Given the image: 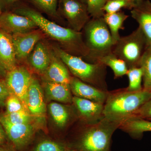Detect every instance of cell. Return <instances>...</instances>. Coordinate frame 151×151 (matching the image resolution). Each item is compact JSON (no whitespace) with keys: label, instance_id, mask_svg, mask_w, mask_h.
<instances>
[{"label":"cell","instance_id":"e0dca14e","mask_svg":"<svg viewBox=\"0 0 151 151\" xmlns=\"http://www.w3.org/2000/svg\"><path fill=\"white\" fill-rule=\"evenodd\" d=\"M66 65L60 58L51 59L49 66L46 70L48 81L54 83L70 84V77Z\"/></svg>","mask_w":151,"mask_h":151},{"label":"cell","instance_id":"d590c367","mask_svg":"<svg viewBox=\"0 0 151 151\" xmlns=\"http://www.w3.org/2000/svg\"><path fill=\"white\" fill-rule=\"evenodd\" d=\"M17 1V0H0V2H1V5L2 3H4L6 5H10L15 2Z\"/></svg>","mask_w":151,"mask_h":151},{"label":"cell","instance_id":"3957f363","mask_svg":"<svg viewBox=\"0 0 151 151\" xmlns=\"http://www.w3.org/2000/svg\"><path fill=\"white\" fill-rule=\"evenodd\" d=\"M82 30L83 40L88 50L85 61L96 63L112 53L114 43L103 17L91 18Z\"/></svg>","mask_w":151,"mask_h":151},{"label":"cell","instance_id":"8fae6325","mask_svg":"<svg viewBox=\"0 0 151 151\" xmlns=\"http://www.w3.org/2000/svg\"><path fill=\"white\" fill-rule=\"evenodd\" d=\"M72 103L89 125L96 124L104 118V104L76 96L73 97Z\"/></svg>","mask_w":151,"mask_h":151},{"label":"cell","instance_id":"cb8c5ba5","mask_svg":"<svg viewBox=\"0 0 151 151\" xmlns=\"http://www.w3.org/2000/svg\"><path fill=\"white\" fill-rule=\"evenodd\" d=\"M143 71V87L151 89V48L147 47L143 54L139 63Z\"/></svg>","mask_w":151,"mask_h":151},{"label":"cell","instance_id":"7c38bea8","mask_svg":"<svg viewBox=\"0 0 151 151\" xmlns=\"http://www.w3.org/2000/svg\"><path fill=\"white\" fill-rule=\"evenodd\" d=\"M131 14L145 37L148 47L151 48V1L142 0L131 10Z\"/></svg>","mask_w":151,"mask_h":151},{"label":"cell","instance_id":"6da1fadb","mask_svg":"<svg viewBox=\"0 0 151 151\" xmlns=\"http://www.w3.org/2000/svg\"><path fill=\"white\" fill-rule=\"evenodd\" d=\"M15 13L29 18L47 35L61 43L68 54L85 58L88 50L81 32L63 27L49 20L38 11L28 7L15 9Z\"/></svg>","mask_w":151,"mask_h":151},{"label":"cell","instance_id":"484cf974","mask_svg":"<svg viewBox=\"0 0 151 151\" xmlns=\"http://www.w3.org/2000/svg\"><path fill=\"white\" fill-rule=\"evenodd\" d=\"M142 0H108L104 7L105 13H111L121 11L123 9L132 10Z\"/></svg>","mask_w":151,"mask_h":151},{"label":"cell","instance_id":"5bb4252c","mask_svg":"<svg viewBox=\"0 0 151 151\" xmlns=\"http://www.w3.org/2000/svg\"><path fill=\"white\" fill-rule=\"evenodd\" d=\"M16 59L12 35L0 28V64L9 71L16 66Z\"/></svg>","mask_w":151,"mask_h":151},{"label":"cell","instance_id":"ab89813d","mask_svg":"<svg viewBox=\"0 0 151 151\" xmlns=\"http://www.w3.org/2000/svg\"><path fill=\"white\" fill-rule=\"evenodd\" d=\"M3 102V101L0 99V106H1V105L2 104Z\"/></svg>","mask_w":151,"mask_h":151},{"label":"cell","instance_id":"52a82bcc","mask_svg":"<svg viewBox=\"0 0 151 151\" xmlns=\"http://www.w3.org/2000/svg\"><path fill=\"white\" fill-rule=\"evenodd\" d=\"M58 6L70 28L76 31L81 32L91 18L86 4L79 0H59Z\"/></svg>","mask_w":151,"mask_h":151},{"label":"cell","instance_id":"f546056e","mask_svg":"<svg viewBox=\"0 0 151 151\" xmlns=\"http://www.w3.org/2000/svg\"><path fill=\"white\" fill-rule=\"evenodd\" d=\"M5 102L6 108V114H9L22 110H27L18 97L12 93H10Z\"/></svg>","mask_w":151,"mask_h":151},{"label":"cell","instance_id":"277c9868","mask_svg":"<svg viewBox=\"0 0 151 151\" xmlns=\"http://www.w3.org/2000/svg\"><path fill=\"white\" fill-rule=\"evenodd\" d=\"M57 53L75 77L86 84L108 91L106 65L100 62H86L82 58L68 54L62 49L58 48Z\"/></svg>","mask_w":151,"mask_h":151},{"label":"cell","instance_id":"f1b7e54d","mask_svg":"<svg viewBox=\"0 0 151 151\" xmlns=\"http://www.w3.org/2000/svg\"><path fill=\"white\" fill-rule=\"evenodd\" d=\"M108 0H87V10L91 18L103 17L104 7Z\"/></svg>","mask_w":151,"mask_h":151},{"label":"cell","instance_id":"44dd1931","mask_svg":"<svg viewBox=\"0 0 151 151\" xmlns=\"http://www.w3.org/2000/svg\"><path fill=\"white\" fill-rule=\"evenodd\" d=\"M119 128L133 136H141L144 132H151V120L133 116L122 122Z\"/></svg>","mask_w":151,"mask_h":151},{"label":"cell","instance_id":"9c48e42d","mask_svg":"<svg viewBox=\"0 0 151 151\" xmlns=\"http://www.w3.org/2000/svg\"><path fill=\"white\" fill-rule=\"evenodd\" d=\"M37 25L27 17L10 12H6L0 16V28L10 34L29 32Z\"/></svg>","mask_w":151,"mask_h":151},{"label":"cell","instance_id":"9a60e30c","mask_svg":"<svg viewBox=\"0 0 151 151\" xmlns=\"http://www.w3.org/2000/svg\"><path fill=\"white\" fill-rule=\"evenodd\" d=\"M27 108L32 115L40 116L46 111L42 88L38 81L32 78L27 93Z\"/></svg>","mask_w":151,"mask_h":151},{"label":"cell","instance_id":"8992f818","mask_svg":"<svg viewBox=\"0 0 151 151\" xmlns=\"http://www.w3.org/2000/svg\"><path fill=\"white\" fill-rule=\"evenodd\" d=\"M122 123L106 118L89 125L82 137L81 146L85 151H108L113 133Z\"/></svg>","mask_w":151,"mask_h":151},{"label":"cell","instance_id":"1f68e13d","mask_svg":"<svg viewBox=\"0 0 151 151\" xmlns=\"http://www.w3.org/2000/svg\"><path fill=\"white\" fill-rule=\"evenodd\" d=\"M134 116L151 120V98L137 111Z\"/></svg>","mask_w":151,"mask_h":151},{"label":"cell","instance_id":"ba28073f","mask_svg":"<svg viewBox=\"0 0 151 151\" xmlns=\"http://www.w3.org/2000/svg\"><path fill=\"white\" fill-rule=\"evenodd\" d=\"M32 78L30 73L26 68L16 66L7 71L5 79L10 93L18 97L26 108L28 91Z\"/></svg>","mask_w":151,"mask_h":151},{"label":"cell","instance_id":"4fadbf2b","mask_svg":"<svg viewBox=\"0 0 151 151\" xmlns=\"http://www.w3.org/2000/svg\"><path fill=\"white\" fill-rule=\"evenodd\" d=\"M17 58L23 59L31 53L41 36L37 31L12 35Z\"/></svg>","mask_w":151,"mask_h":151},{"label":"cell","instance_id":"4316f807","mask_svg":"<svg viewBox=\"0 0 151 151\" xmlns=\"http://www.w3.org/2000/svg\"><path fill=\"white\" fill-rule=\"evenodd\" d=\"M31 117L27 110L6 114L0 117V123H6L12 125L30 123Z\"/></svg>","mask_w":151,"mask_h":151},{"label":"cell","instance_id":"f35d334b","mask_svg":"<svg viewBox=\"0 0 151 151\" xmlns=\"http://www.w3.org/2000/svg\"><path fill=\"white\" fill-rule=\"evenodd\" d=\"M0 151H6V150H5L4 149H3L1 147H0Z\"/></svg>","mask_w":151,"mask_h":151},{"label":"cell","instance_id":"e575fe53","mask_svg":"<svg viewBox=\"0 0 151 151\" xmlns=\"http://www.w3.org/2000/svg\"><path fill=\"white\" fill-rule=\"evenodd\" d=\"M6 73V70L0 64V79H1L2 77H5Z\"/></svg>","mask_w":151,"mask_h":151},{"label":"cell","instance_id":"ac0fdd59","mask_svg":"<svg viewBox=\"0 0 151 151\" xmlns=\"http://www.w3.org/2000/svg\"><path fill=\"white\" fill-rule=\"evenodd\" d=\"M51 59L46 47L39 42L29 56L31 64L36 70L42 72L48 68Z\"/></svg>","mask_w":151,"mask_h":151},{"label":"cell","instance_id":"7402d4cb","mask_svg":"<svg viewBox=\"0 0 151 151\" xmlns=\"http://www.w3.org/2000/svg\"><path fill=\"white\" fill-rule=\"evenodd\" d=\"M99 62L111 68L114 73V78H118L127 75L128 66L124 60L120 59L113 53L107 55L100 60Z\"/></svg>","mask_w":151,"mask_h":151},{"label":"cell","instance_id":"4dcf8cb0","mask_svg":"<svg viewBox=\"0 0 151 151\" xmlns=\"http://www.w3.org/2000/svg\"><path fill=\"white\" fill-rule=\"evenodd\" d=\"M34 151H64V149L58 143L46 140L40 143Z\"/></svg>","mask_w":151,"mask_h":151},{"label":"cell","instance_id":"d4e9b609","mask_svg":"<svg viewBox=\"0 0 151 151\" xmlns=\"http://www.w3.org/2000/svg\"><path fill=\"white\" fill-rule=\"evenodd\" d=\"M129 78V86L126 90L130 92H137L143 89V71L140 66L131 68L127 74Z\"/></svg>","mask_w":151,"mask_h":151},{"label":"cell","instance_id":"d6a6232c","mask_svg":"<svg viewBox=\"0 0 151 151\" xmlns=\"http://www.w3.org/2000/svg\"><path fill=\"white\" fill-rule=\"evenodd\" d=\"M10 93L5 80L0 79V99L3 102H4L9 95Z\"/></svg>","mask_w":151,"mask_h":151},{"label":"cell","instance_id":"74e56055","mask_svg":"<svg viewBox=\"0 0 151 151\" xmlns=\"http://www.w3.org/2000/svg\"><path fill=\"white\" fill-rule=\"evenodd\" d=\"M79 1H81L82 2L85 3V4H86V1H87V0H79Z\"/></svg>","mask_w":151,"mask_h":151},{"label":"cell","instance_id":"30bf717a","mask_svg":"<svg viewBox=\"0 0 151 151\" xmlns=\"http://www.w3.org/2000/svg\"><path fill=\"white\" fill-rule=\"evenodd\" d=\"M70 86L71 92L75 96L105 104L109 92L86 84L76 77H71Z\"/></svg>","mask_w":151,"mask_h":151},{"label":"cell","instance_id":"2e32d148","mask_svg":"<svg viewBox=\"0 0 151 151\" xmlns=\"http://www.w3.org/2000/svg\"><path fill=\"white\" fill-rule=\"evenodd\" d=\"M1 124L9 139L17 146L26 144L33 133V127L30 123L16 125L4 123Z\"/></svg>","mask_w":151,"mask_h":151},{"label":"cell","instance_id":"603a6c76","mask_svg":"<svg viewBox=\"0 0 151 151\" xmlns=\"http://www.w3.org/2000/svg\"><path fill=\"white\" fill-rule=\"evenodd\" d=\"M50 113L55 124L60 127L67 125L70 117V112L67 107L60 103L52 102L48 106Z\"/></svg>","mask_w":151,"mask_h":151},{"label":"cell","instance_id":"83f0119b","mask_svg":"<svg viewBox=\"0 0 151 151\" xmlns=\"http://www.w3.org/2000/svg\"><path fill=\"white\" fill-rule=\"evenodd\" d=\"M38 8L52 16H58L57 8L59 0H29Z\"/></svg>","mask_w":151,"mask_h":151},{"label":"cell","instance_id":"d6986e66","mask_svg":"<svg viewBox=\"0 0 151 151\" xmlns=\"http://www.w3.org/2000/svg\"><path fill=\"white\" fill-rule=\"evenodd\" d=\"M46 94L50 99L64 103H72L70 84L48 81L45 85Z\"/></svg>","mask_w":151,"mask_h":151},{"label":"cell","instance_id":"7a4b0ae2","mask_svg":"<svg viewBox=\"0 0 151 151\" xmlns=\"http://www.w3.org/2000/svg\"><path fill=\"white\" fill-rule=\"evenodd\" d=\"M151 98V89H142L130 92L126 89L109 92L104 104V118L122 123L134 116L139 110Z\"/></svg>","mask_w":151,"mask_h":151},{"label":"cell","instance_id":"5b68a950","mask_svg":"<svg viewBox=\"0 0 151 151\" xmlns=\"http://www.w3.org/2000/svg\"><path fill=\"white\" fill-rule=\"evenodd\" d=\"M148 47L145 37L139 27L129 35L120 37L113 46L112 53L126 63L128 68L139 66Z\"/></svg>","mask_w":151,"mask_h":151},{"label":"cell","instance_id":"836d02e7","mask_svg":"<svg viewBox=\"0 0 151 151\" xmlns=\"http://www.w3.org/2000/svg\"><path fill=\"white\" fill-rule=\"evenodd\" d=\"M5 131L2 124L0 123V144H2L5 140L6 137Z\"/></svg>","mask_w":151,"mask_h":151},{"label":"cell","instance_id":"ffe728a7","mask_svg":"<svg viewBox=\"0 0 151 151\" xmlns=\"http://www.w3.org/2000/svg\"><path fill=\"white\" fill-rule=\"evenodd\" d=\"M129 17V15L121 11L104 14L103 18L111 32L114 45L121 37L119 30L125 29L124 27V22Z\"/></svg>","mask_w":151,"mask_h":151},{"label":"cell","instance_id":"8d00e7d4","mask_svg":"<svg viewBox=\"0 0 151 151\" xmlns=\"http://www.w3.org/2000/svg\"><path fill=\"white\" fill-rule=\"evenodd\" d=\"M2 13V12L1 5V2H0V16Z\"/></svg>","mask_w":151,"mask_h":151}]
</instances>
